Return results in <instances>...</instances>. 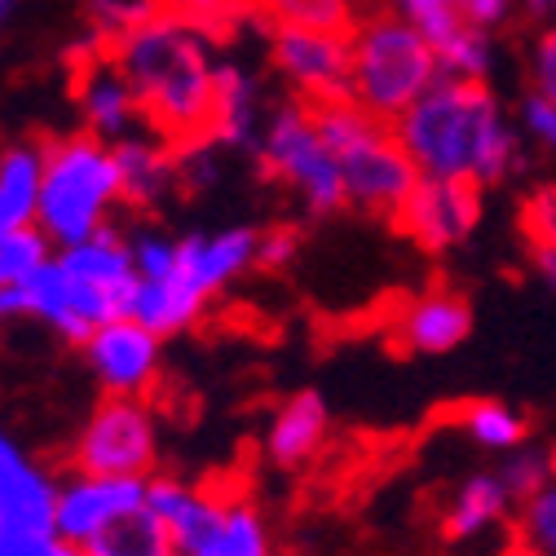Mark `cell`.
Returning a JSON list of instances; mask_svg holds the SVG:
<instances>
[{
    "instance_id": "obj_39",
    "label": "cell",
    "mask_w": 556,
    "mask_h": 556,
    "mask_svg": "<svg viewBox=\"0 0 556 556\" xmlns=\"http://www.w3.org/2000/svg\"><path fill=\"white\" fill-rule=\"evenodd\" d=\"M10 318H23V309H18V292H0V323H10Z\"/></svg>"
},
{
    "instance_id": "obj_29",
    "label": "cell",
    "mask_w": 556,
    "mask_h": 556,
    "mask_svg": "<svg viewBox=\"0 0 556 556\" xmlns=\"http://www.w3.org/2000/svg\"><path fill=\"white\" fill-rule=\"evenodd\" d=\"M53 252L58 248L36 226L0 230V292H23L31 278L53 261Z\"/></svg>"
},
{
    "instance_id": "obj_9",
    "label": "cell",
    "mask_w": 556,
    "mask_h": 556,
    "mask_svg": "<svg viewBox=\"0 0 556 556\" xmlns=\"http://www.w3.org/2000/svg\"><path fill=\"white\" fill-rule=\"evenodd\" d=\"M485 217V190L451 177H420L393 213V226L429 256L464 248Z\"/></svg>"
},
{
    "instance_id": "obj_6",
    "label": "cell",
    "mask_w": 556,
    "mask_h": 556,
    "mask_svg": "<svg viewBox=\"0 0 556 556\" xmlns=\"http://www.w3.org/2000/svg\"><path fill=\"white\" fill-rule=\"evenodd\" d=\"M442 80L433 45L402 14L380 10L350 27V102L376 119H397Z\"/></svg>"
},
{
    "instance_id": "obj_31",
    "label": "cell",
    "mask_w": 556,
    "mask_h": 556,
    "mask_svg": "<svg viewBox=\"0 0 556 556\" xmlns=\"http://www.w3.org/2000/svg\"><path fill=\"white\" fill-rule=\"evenodd\" d=\"M513 543L534 556H556V477L513 513Z\"/></svg>"
},
{
    "instance_id": "obj_4",
    "label": "cell",
    "mask_w": 556,
    "mask_h": 556,
    "mask_svg": "<svg viewBox=\"0 0 556 556\" xmlns=\"http://www.w3.org/2000/svg\"><path fill=\"white\" fill-rule=\"evenodd\" d=\"M147 508L168 530L177 556H274L265 513L239 485L151 477Z\"/></svg>"
},
{
    "instance_id": "obj_7",
    "label": "cell",
    "mask_w": 556,
    "mask_h": 556,
    "mask_svg": "<svg viewBox=\"0 0 556 556\" xmlns=\"http://www.w3.org/2000/svg\"><path fill=\"white\" fill-rule=\"evenodd\" d=\"M256 160H261L265 177H274L278 186L301 199V207L309 217L344 213L340 168H336L327 137L318 132V119H314L309 102L292 98V102L269 106L265 128L256 137Z\"/></svg>"
},
{
    "instance_id": "obj_14",
    "label": "cell",
    "mask_w": 556,
    "mask_h": 556,
    "mask_svg": "<svg viewBox=\"0 0 556 556\" xmlns=\"http://www.w3.org/2000/svg\"><path fill=\"white\" fill-rule=\"evenodd\" d=\"M72 98L85 119V132H93L106 147L132 137L142 124V111H137V98L119 76V66L89 40L72 53Z\"/></svg>"
},
{
    "instance_id": "obj_36",
    "label": "cell",
    "mask_w": 556,
    "mask_h": 556,
    "mask_svg": "<svg viewBox=\"0 0 556 556\" xmlns=\"http://www.w3.org/2000/svg\"><path fill=\"white\" fill-rule=\"evenodd\" d=\"M521 230H526V248L530 243H547L556 248V186H543L526 199L521 207Z\"/></svg>"
},
{
    "instance_id": "obj_25",
    "label": "cell",
    "mask_w": 556,
    "mask_h": 556,
    "mask_svg": "<svg viewBox=\"0 0 556 556\" xmlns=\"http://www.w3.org/2000/svg\"><path fill=\"white\" fill-rule=\"evenodd\" d=\"M455 429L485 455H508L517 451L521 442H530V425H526V415L500 397H472L455 410Z\"/></svg>"
},
{
    "instance_id": "obj_13",
    "label": "cell",
    "mask_w": 556,
    "mask_h": 556,
    "mask_svg": "<svg viewBox=\"0 0 556 556\" xmlns=\"http://www.w3.org/2000/svg\"><path fill=\"white\" fill-rule=\"evenodd\" d=\"M137 508H147V481L132 477H93V472H76L58 481V504H53V530L66 543H93L98 534H106L115 521L132 517Z\"/></svg>"
},
{
    "instance_id": "obj_27",
    "label": "cell",
    "mask_w": 556,
    "mask_h": 556,
    "mask_svg": "<svg viewBox=\"0 0 556 556\" xmlns=\"http://www.w3.org/2000/svg\"><path fill=\"white\" fill-rule=\"evenodd\" d=\"M151 14L173 18L190 31H199L203 40H230L248 18V0H147Z\"/></svg>"
},
{
    "instance_id": "obj_38",
    "label": "cell",
    "mask_w": 556,
    "mask_h": 556,
    "mask_svg": "<svg viewBox=\"0 0 556 556\" xmlns=\"http://www.w3.org/2000/svg\"><path fill=\"white\" fill-rule=\"evenodd\" d=\"M530 269H534V278H539L543 288L556 292V248H547V243H530Z\"/></svg>"
},
{
    "instance_id": "obj_22",
    "label": "cell",
    "mask_w": 556,
    "mask_h": 556,
    "mask_svg": "<svg viewBox=\"0 0 556 556\" xmlns=\"http://www.w3.org/2000/svg\"><path fill=\"white\" fill-rule=\"evenodd\" d=\"M115 173H119V203L128 207H155L177 186V151L160 137L132 132L115 142Z\"/></svg>"
},
{
    "instance_id": "obj_16",
    "label": "cell",
    "mask_w": 556,
    "mask_h": 556,
    "mask_svg": "<svg viewBox=\"0 0 556 556\" xmlns=\"http://www.w3.org/2000/svg\"><path fill=\"white\" fill-rule=\"evenodd\" d=\"M18 309L27 318L53 327L66 340H85L93 327H102L106 318L119 314V305H111L106 296H98L93 288H85L72 269H62L58 256L18 292Z\"/></svg>"
},
{
    "instance_id": "obj_28",
    "label": "cell",
    "mask_w": 556,
    "mask_h": 556,
    "mask_svg": "<svg viewBox=\"0 0 556 556\" xmlns=\"http://www.w3.org/2000/svg\"><path fill=\"white\" fill-rule=\"evenodd\" d=\"M80 552L85 556H177L168 530L160 526V517L151 508H137L132 517L115 521L106 534H98Z\"/></svg>"
},
{
    "instance_id": "obj_21",
    "label": "cell",
    "mask_w": 556,
    "mask_h": 556,
    "mask_svg": "<svg viewBox=\"0 0 556 556\" xmlns=\"http://www.w3.org/2000/svg\"><path fill=\"white\" fill-rule=\"evenodd\" d=\"M53 256H58L62 269H72L85 288H93L98 296H106V301L119 305V314H124L128 292H132V283H137V265H132V248H128V239H124L115 226L98 230V235L85 239V243L58 248Z\"/></svg>"
},
{
    "instance_id": "obj_12",
    "label": "cell",
    "mask_w": 556,
    "mask_h": 556,
    "mask_svg": "<svg viewBox=\"0 0 556 556\" xmlns=\"http://www.w3.org/2000/svg\"><path fill=\"white\" fill-rule=\"evenodd\" d=\"M261 252V230L256 226H222V230H194L177 239V283L207 305L222 296L230 283L256 269Z\"/></svg>"
},
{
    "instance_id": "obj_3",
    "label": "cell",
    "mask_w": 556,
    "mask_h": 556,
    "mask_svg": "<svg viewBox=\"0 0 556 556\" xmlns=\"http://www.w3.org/2000/svg\"><path fill=\"white\" fill-rule=\"evenodd\" d=\"M314 119H318V132L327 137V147L336 155L344 207H354L363 217L393 222V213L410 194V186L420 181L406 147L397 142L393 124L376 119L371 111L354 106L350 98L314 106Z\"/></svg>"
},
{
    "instance_id": "obj_17",
    "label": "cell",
    "mask_w": 556,
    "mask_h": 556,
    "mask_svg": "<svg viewBox=\"0 0 556 556\" xmlns=\"http://www.w3.org/2000/svg\"><path fill=\"white\" fill-rule=\"evenodd\" d=\"M327 438H331L327 397L305 389V393H292L269 415L265 438H261V455L278 472H296V468H309L327 451Z\"/></svg>"
},
{
    "instance_id": "obj_5",
    "label": "cell",
    "mask_w": 556,
    "mask_h": 556,
    "mask_svg": "<svg viewBox=\"0 0 556 556\" xmlns=\"http://www.w3.org/2000/svg\"><path fill=\"white\" fill-rule=\"evenodd\" d=\"M115 207H119L115 147L98 142L93 132H72L45 147L36 230L53 248L93 239L98 230L111 226Z\"/></svg>"
},
{
    "instance_id": "obj_11",
    "label": "cell",
    "mask_w": 556,
    "mask_h": 556,
    "mask_svg": "<svg viewBox=\"0 0 556 556\" xmlns=\"http://www.w3.org/2000/svg\"><path fill=\"white\" fill-rule=\"evenodd\" d=\"M269 66L292 98L323 106L350 98V31H269Z\"/></svg>"
},
{
    "instance_id": "obj_18",
    "label": "cell",
    "mask_w": 556,
    "mask_h": 556,
    "mask_svg": "<svg viewBox=\"0 0 556 556\" xmlns=\"http://www.w3.org/2000/svg\"><path fill=\"white\" fill-rule=\"evenodd\" d=\"M393 14H402L438 53L464 31H504L517 14V0H393Z\"/></svg>"
},
{
    "instance_id": "obj_20",
    "label": "cell",
    "mask_w": 556,
    "mask_h": 556,
    "mask_svg": "<svg viewBox=\"0 0 556 556\" xmlns=\"http://www.w3.org/2000/svg\"><path fill=\"white\" fill-rule=\"evenodd\" d=\"M53 504H58V481L0 425V521L53 526Z\"/></svg>"
},
{
    "instance_id": "obj_35",
    "label": "cell",
    "mask_w": 556,
    "mask_h": 556,
    "mask_svg": "<svg viewBox=\"0 0 556 556\" xmlns=\"http://www.w3.org/2000/svg\"><path fill=\"white\" fill-rule=\"evenodd\" d=\"M526 76H530V93L556 102V23H547V27L534 36Z\"/></svg>"
},
{
    "instance_id": "obj_33",
    "label": "cell",
    "mask_w": 556,
    "mask_h": 556,
    "mask_svg": "<svg viewBox=\"0 0 556 556\" xmlns=\"http://www.w3.org/2000/svg\"><path fill=\"white\" fill-rule=\"evenodd\" d=\"M0 556H85V552L76 543H66L53 526L0 521Z\"/></svg>"
},
{
    "instance_id": "obj_8",
    "label": "cell",
    "mask_w": 556,
    "mask_h": 556,
    "mask_svg": "<svg viewBox=\"0 0 556 556\" xmlns=\"http://www.w3.org/2000/svg\"><path fill=\"white\" fill-rule=\"evenodd\" d=\"M76 472L151 481L160 464V420L147 397H106L76 438Z\"/></svg>"
},
{
    "instance_id": "obj_37",
    "label": "cell",
    "mask_w": 556,
    "mask_h": 556,
    "mask_svg": "<svg viewBox=\"0 0 556 556\" xmlns=\"http://www.w3.org/2000/svg\"><path fill=\"white\" fill-rule=\"evenodd\" d=\"M301 248V235L292 226H274L261 230V252H256V269H283Z\"/></svg>"
},
{
    "instance_id": "obj_19",
    "label": "cell",
    "mask_w": 556,
    "mask_h": 556,
    "mask_svg": "<svg viewBox=\"0 0 556 556\" xmlns=\"http://www.w3.org/2000/svg\"><path fill=\"white\" fill-rule=\"evenodd\" d=\"M513 513H517V504H513L508 485L500 481V472L491 464V468L468 472L455 491L446 495V504H442V534L451 543H472V539L491 534L500 526H513Z\"/></svg>"
},
{
    "instance_id": "obj_42",
    "label": "cell",
    "mask_w": 556,
    "mask_h": 556,
    "mask_svg": "<svg viewBox=\"0 0 556 556\" xmlns=\"http://www.w3.org/2000/svg\"><path fill=\"white\" fill-rule=\"evenodd\" d=\"M504 556H534V552H526V547H517V543H508V552Z\"/></svg>"
},
{
    "instance_id": "obj_23",
    "label": "cell",
    "mask_w": 556,
    "mask_h": 556,
    "mask_svg": "<svg viewBox=\"0 0 556 556\" xmlns=\"http://www.w3.org/2000/svg\"><path fill=\"white\" fill-rule=\"evenodd\" d=\"M265 98L256 76H248L243 66L222 62L217 72V106H213V147H252L256 151V137L265 128Z\"/></svg>"
},
{
    "instance_id": "obj_2",
    "label": "cell",
    "mask_w": 556,
    "mask_h": 556,
    "mask_svg": "<svg viewBox=\"0 0 556 556\" xmlns=\"http://www.w3.org/2000/svg\"><path fill=\"white\" fill-rule=\"evenodd\" d=\"M102 53L128 80L151 137L168 142L173 151L213 142V106L222 72L213 40H203L199 31L173 18L151 14Z\"/></svg>"
},
{
    "instance_id": "obj_26",
    "label": "cell",
    "mask_w": 556,
    "mask_h": 556,
    "mask_svg": "<svg viewBox=\"0 0 556 556\" xmlns=\"http://www.w3.org/2000/svg\"><path fill=\"white\" fill-rule=\"evenodd\" d=\"M248 18L265 31H350L358 23L354 0H248Z\"/></svg>"
},
{
    "instance_id": "obj_30",
    "label": "cell",
    "mask_w": 556,
    "mask_h": 556,
    "mask_svg": "<svg viewBox=\"0 0 556 556\" xmlns=\"http://www.w3.org/2000/svg\"><path fill=\"white\" fill-rule=\"evenodd\" d=\"M495 472H500V481L508 485L513 504L521 508L530 495H539L543 485L556 477V451L543 446V442H521L517 451H508V455L495 459Z\"/></svg>"
},
{
    "instance_id": "obj_34",
    "label": "cell",
    "mask_w": 556,
    "mask_h": 556,
    "mask_svg": "<svg viewBox=\"0 0 556 556\" xmlns=\"http://www.w3.org/2000/svg\"><path fill=\"white\" fill-rule=\"evenodd\" d=\"M517 132L526 137V147H539V151L556 155V102L526 89V98L517 102Z\"/></svg>"
},
{
    "instance_id": "obj_32",
    "label": "cell",
    "mask_w": 556,
    "mask_h": 556,
    "mask_svg": "<svg viewBox=\"0 0 556 556\" xmlns=\"http://www.w3.org/2000/svg\"><path fill=\"white\" fill-rule=\"evenodd\" d=\"M142 18H151L147 0H85L89 45H98V49H111L119 36H128Z\"/></svg>"
},
{
    "instance_id": "obj_41",
    "label": "cell",
    "mask_w": 556,
    "mask_h": 556,
    "mask_svg": "<svg viewBox=\"0 0 556 556\" xmlns=\"http://www.w3.org/2000/svg\"><path fill=\"white\" fill-rule=\"evenodd\" d=\"M14 10H18V0H0V27H5V23L14 18Z\"/></svg>"
},
{
    "instance_id": "obj_10",
    "label": "cell",
    "mask_w": 556,
    "mask_h": 556,
    "mask_svg": "<svg viewBox=\"0 0 556 556\" xmlns=\"http://www.w3.org/2000/svg\"><path fill=\"white\" fill-rule=\"evenodd\" d=\"M85 358L106 397H151L164 371V340L128 314L106 318L85 340Z\"/></svg>"
},
{
    "instance_id": "obj_1",
    "label": "cell",
    "mask_w": 556,
    "mask_h": 556,
    "mask_svg": "<svg viewBox=\"0 0 556 556\" xmlns=\"http://www.w3.org/2000/svg\"><path fill=\"white\" fill-rule=\"evenodd\" d=\"M420 177H451L491 190L517 177L526 137L485 80H438L393 119Z\"/></svg>"
},
{
    "instance_id": "obj_24",
    "label": "cell",
    "mask_w": 556,
    "mask_h": 556,
    "mask_svg": "<svg viewBox=\"0 0 556 556\" xmlns=\"http://www.w3.org/2000/svg\"><path fill=\"white\" fill-rule=\"evenodd\" d=\"M40 168H45V147L18 142L0 151V230L36 226Z\"/></svg>"
},
{
    "instance_id": "obj_15",
    "label": "cell",
    "mask_w": 556,
    "mask_h": 556,
    "mask_svg": "<svg viewBox=\"0 0 556 556\" xmlns=\"http://www.w3.org/2000/svg\"><path fill=\"white\" fill-rule=\"evenodd\" d=\"M389 336L402 354H415V358L455 354L472 336V305L451 288H425L393 309Z\"/></svg>"
},
{
    "instance_id": "obj_40",
    "label": "cell",
    "mask_w": 556,
    "mask_h": 556,
    "mask_svg": "<svg viewBox=\"0 0 556 556\" xmlns=\"http://www.w3.org/2000/svg\"><path fill=\"white\" fill-rule=\"evenodd\" d=\"M517 10H526L530 18H539V23H543V14H547V0H517Z\"/></svg>"
}]
</instances>
